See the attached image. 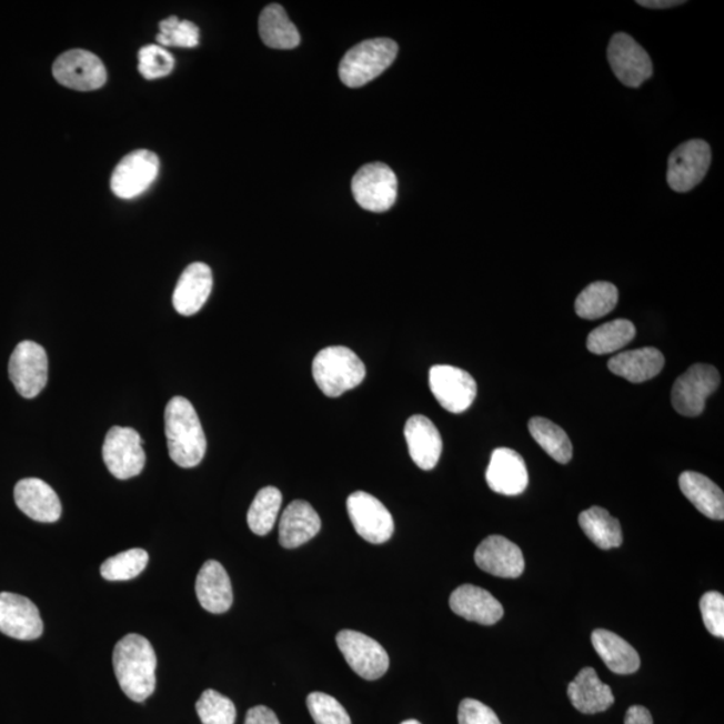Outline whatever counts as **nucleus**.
Instances as JSON below:
<instances>
[{
	"label": "nucleus",
	"instance_id": "nucleus-1",
	"mask_svg": "<svg viewBox=\"0 0 724 724\" xmlns=\"http://www.w3.org/2000/svg\"><path fill=\"white\" fill-rule=\"evenodd\" d=\"M113 668L122 693L133 702H144L157 688L158 657L150 640L138 633L114 646Z\"/></svg>",
	"mask_w": 724,
	"mask_h": 724
},
{
	"label": "nucleus",
	"instance_id": "nucleus-2",
	"mask_svg": "<svg viewBox=\"0 0 724 724\" xmlns=\"http://www.w3.org/2000/svg\"><path fill=\"white\" fill-rule=\"evenodd\" d=\"M164 419L172 461L183 469L197 467L205 455L207 439L195 409L185 398L177 396L167 404Z\"/></svg>",
	"mask_w": 724,
	"mask_h": 724
},
{
	"label": "nucleus",
	"instance_id": "nucleus-3",
	"mask_svg": "<svg viewBox=\"0 0 724 724\" xmlns=\"http://www.w3.org/2000/svg\"><path fill=\"white\" fill-rule=\"evenodd\" d=\"M366 376L364 362L345 346L322 349L313 361L316 386L328 398H339L359 386Z\"/></svg>",
	"mask_w": 724,
	"mask_h": 724
},
{
	"label": "nucleus",
	"instance_id": "nucleus-4",
	"mask_svg": "<svg viewBox=\"0 0 724 724\" xmlns=\"http://www.w3.org/2000/svg\"><path fill=\"white\" fill-rule=\"evenodd\" d=\"M399 53L398 43L390 38H374L355 44L340 63V79L349 88H360L378 79L391 67Z\"/></svg>",
	"mask_w": 724,
	"mask_h": 724
},
{
	"label": "nucleus",
	"instance_id": "nucleus-5",
	"mask_svg": "<svg viewBox=\"0 0 724 724\" xmlns=\"http://www.w3.org/2000/svg\"><path fill=\"white\" fill-rule=\"evenodd\" d=\"M720 384L721 374L715 366L695 364L675 381L671 394L672 406L683 416H700L706 409L707 399Z\"/></svg>",
	"mask_w": 724,
	"mask_h": 724
},
{
	"label": "nucleus",
	"instance_id": "nucleus-6",
	"mask_svg": "<svg viewBox=\"0 0 724 724\" xmlns=\"http://www.w3.org/2000/svg\"><path fill=\"white\" fill-rule=\"evenodd\" d=\"M102 457L109 473L120 481L140 475L147 461L140 433L129 426H113L103 442Z\"/></svg>",
	"mask_w": 724,
	"mask_h": 724
},
{
	"label": "nucleus",
	"instance_id": "nucleus-7",
	"mask_svg": "<svg viewBox=\"0 0 724 724\" xmlns=\"http://www.w3.org/2000/svg\"><path fill=\"white\" fill-rule=\"evenodd\" d=\"M352 192L361 209L371 212H385L396 203V174L386 164H366L354 174Z\"/></svg>",
	"mask_w": 724,
	"mask_h": 724
},
{
	"label": "nucleus",
	"instance_id": "nucleus-8",
	"mask_svg": "<svg viewBox=\"0 0 724 724\" xmlns=\"http://www.w3.org/2000/svg\"><path fill=\"white\" fill-rule=\"evenodd\" d=\"M9 376L21 396L37 398L49 378V360L43 346L32 341L21 342L11 354Z\"/></svg>",
	"mask_w": 724,
	"mask_h": 724
},
{
	"label": "nucleus",
	"instance_id": "nucleus-9",
	"mask_svg": "<svg viewBox=\"0 0 724 724\" xmlns=\"http://www.w3.org/2000/svg\"><path fill=\"white\" fill-rule=\"evenodd\" d=\"M349 667L365 681H378L390 668V656L376 640L358 631H341L335 637Z\"/></svg>",
	"mask_w": 724,
	"mask_h": 724
},
{
	"label": "nucleus",
	"instance_id": "nucleus-10",
	"mask_svg": "<svg viewBox=\"0 0 724 724\" xmlns=\"http://www.w3.org/2000/svg\"><path fill=\"white\" fill-rule=\"evenodd\" d=\"M346 507L349 519L361 539L374 545L391 540L394 532L392 514L376 496L355 491L349 495Z\"/></svg>",
	"mask_w": 724,
	"mask_h": 724
},
{
	"label": "nucleus",
	"instance_id": "nucleus-11",
	"mask_svg": "<svg viewBox=\"0 0 724 724\" xmlns=\"http://www.w3.org/2000/svg\"><path fill=\"white\" fill-rule=\"evenodd\" d=\"M711 165V148L706 141L690 140L678 145L668 160L667 181L671 190L688 192L694 190Z\"/></svg>",
	"mask_w": 724,
	"mask_h": 724
},
{
	"label": "nucleus",
	"instance_id": "nucleus-12",
	"mask_svg": "<svg viewBox=\"0 0 724 724\" xmlns=\"http://www.w3.org/2000/svg\"><path fill=\"white\" fill-rule=\"evenodd\" d=\"M607 61L617 80L629 88L642 87L654 73L648 53L625 32L611 38Z\"/></svg>",
	"mask_w": 724,
	"mask_h": 724
},
{
	"label": "nucleus",
	"instance_id": "nucleus-13",
	"mask_svg": "<svg viewBox=\"0 0 724 724\" xmlns=\"http://www.w3.org/2000/svg\"><path fill=\"white\" fill-rule=\"evenodd\" d=\"M430 388L438 403L451 413H463L473 405L476 381L469 372L452 365H435L430 370Z\"/></svg>",
	"mask_w": 724,
	"mask_h": 724
},
{
	"label": "nucleus",
	"instance_id": "nucleus-14",
	"mask_svg": "<svg viewBox=\"0 0 724 724\" xmlns=\"http://www.w3.org/2000/svg\"><path fill=\"white\" fill-rule=\"evenodd\" d=\"M53 76L61 86L80 92L100 89L108 79L100 58L82 49L69 50L58 57L53 64Z\"/></svg>",
	"mask_w": 724,
	"mask_h": 724
},
{
	"label": "nucleus",
	"instance_id": "nucleus-15",
	"mask_svg": "<svg viewBox=\"0 0 724 724\" xmlns=\"http://www.w3.org/2000/svg\"><path fill=\"white\" fill-rule=\"evenodd\" d=\"M159 168L157 153L139 150L127 154L112 174L111 187L114 195L121 199L138 198L157 180Z\"/></svg>",
	"mask_w": 724,
	"mask_h": 724
},
{
	"label": "nucleus",
	"instance_id": "nucleus-16",
	"mask_svg": "<svg viewBox=\"0 0 724 724\" xmlns=\"http://www.w3.org/2000/svg\"><path fill=\"white\" fill-rule=\"evenodd\" d=\"M0 632L23 642L40 638L43 633L40 611L29 599L16 593H0Z\"/></svg>",
	"mask_w": 724,
	"mask_h": 724
},
{
	"label": "nucleus",
	"instance_id": "nucleus-17",
	"mask_svg": "<svg viewBox=\"0 0 724 724\" xmlns=\"http://www.w3.org/2000/svg\"><path fill=\"white\" fill-rule=\"evenodd\" d=\"M475 564L483 572L501 579H516L525 571L520 546L502 535H490L476 547Z\"/></svg>",
	"mask_w": 724,
	"mask_h": 724
},
{
	"label": "nucleus",
	"instance_id": "nucleus-18",
	"mask_svg": "<svg viewBox=\"0 0 724 724\" xmlns=\"http://www.w3.org/2000/svg\"><path fill=\"white\" fill-rule=\"evenodd\" d=\"M489 487L496 494L515 496L529 486L527 465L519 452L496 449L486 471Z\"/></svg>",
	"mask_w": 724,
	"mask_h": 724
},
{
	"label": "nucleus",
	"instance_id": "nucleus-19",
	"mask_svg": "<svg viewBox=\"0 0 724 724\" xmlns=\"http://www.w3.org/2000/svg\"><path fill=\"white\" fill-rule=\"evenodd\" d=\"M14 497L19 510L31 520L54 523L61 519L60 497L47 482L37 480V477L19 481L14 490Z\"/></svg>",
	"mask_w": 724,
	"mask_h": 724
},
{
	"label": "nucleus",
	"instance_id": "nucleus-20",
	"mask_svg": "<svg viewBox=\"0 0 724 724\" xmlns=\"http://www.w3.org/2000/svg\"><path fill=\"white\" fill-rule=\"evenodd\" d=\"M212 271L209 264L195 262L181 274L174 289L172 302L177 312L191 316L202 310L212 292Z\"/></svg>",
	"mask_w": 724,
	"mask_h": 724
},
{
	"label": "nucleus",
	"instance_id": "nucleus-21",
	"mask_svg": "<svg viewBox=\"0 0 724 724\" xmlns=\"http://www.w3.org/2000/svg\"><path fill=\"white\" fill-rule=\"evenodd\" d=\"M450 606L457 616L482 625H494L504 614L500 601L486 590L475 585L456 587L451 594Z\"/></svg>",
	"mask_w": 724,
	"mask_h": 724
},
{
	"label": "nucleus",
	"instance_id": "nucleus-22",
	"mask_svg": "<svg viewBox=\"0 0 724 724\" xmlns=\"http://www.w3.org/2000/svg\"><path fill=\"white\" fill-rule=\"evenodd\" d=\"M404 436L413 463L424 471L435 469L443 451L441 432L436 425L429 418L413 415L405 423Z\"/></svg>",
	"mask_w": 724,
	"mask_h": 724
},
{
	"label": "nucleus",
	"instance_id": "nucleus-23",
	"mask_svg": "<svg viewBox=\"0 0 724 724\" xmlns=\"http://www.w3.org/2000/svg\"><path fill=\"white\" fill-rule=\"evenodd\" d=\"M195 591L200 605L213 614L228 612L234 601L229 574L218 561H207L200 569Z\"/></svg>",
	"mask_w": 724,
	"mask_h": 724
},
{
	"label": "nucleus",
	"instance_id": "nucleus-24",
	"mask_svg": "<svg viewBox=\"0 0 724 724\" xmlns=\"http://www.w3.org/2000/svg\"><path fill=\"white\" fill-rule=\"evenodd\" d=\"M567 696L573 707L583 714L604 713L613 706L614 695L610 685L600 681L597 672L586 667L567 685Z\"/></svg>",
	"mask_w": 724,
	"mask_h": 724
},
{
	"label": "nucleus",
	"instance_id": "nucleus-25",
	"mask_svg": "<svg viewBox=\"0 0 724 724\" xmlns=\"http://www.w3.org/2000/svg\"><path fill=\"white\" fill-rule=\"evenodd\" d=\"M321 530V519L312 504L294 501L284 510L280 522V543L284 549H295L313 540Z\"/></svg>",
	"mask_w": 724,
	"mask_h": 724
},
{
	"label": "nucleus",
	"instance_id": "nucleus-26",
	"mask_svg": "<svg viewBox=\"0 0 724 724\" xmlns=\"http://www.w3.org/2000/svg\"><path fill=\"white\" fill-rule=\"evenodd\" d=\"M664 364V355L658 349L640 348L614 355L607 362V368L616 376L640 384L656 378L663 371Z\"/></svg>",
	"mask_w": 724,
	"mask_h": 724
},
{
	"label": "nucleus",
	"instance_id": "nucleus-27",
	"mask_svg": "<svg viewBox=\"0 0 724 724\" xmlns=\"http://www.w3.org/2000/svg\"><path fill=\"white\" fill-rule=\"evenodd\" d=\"M592 644L613 674L631 675L640 668L637 651L616 633L596 630L592 633Z\"/></svg>",
	"mask_w": 724,
	"mask_h": 724
},
{
	"label": "nucleus",
	"instance_id": "nucleus-28",
	"mask_svg": "<svg viewBox=\"0 0 724 724\" xmlns=\"http://www.w3.org/2000/svg\"><path fill=\"white\" fill-rule=\"evenodd\" d=\"M678 486L687 500L703 515L714 521L724 520V494L720 486L700 473L685 471L678 477Z\"/></svg>",
	"mask_w": 724,
	"mask_h": 724
},
{
	"label": "nucleus",
	"instance_id": "nucleus-29",
	"mask_svg": "<svg viewBox=\"0 0 724 724\" xmlns=\"http://www.w3.org/2000/svg\"><path fill=\"white\" fill-rule=\"evenodd\" d=\"M260 36L267 47L278 50H292L301 43L295 24L290 21L281 4H270L260 17Z\"/></svg>",
	"mask_w": 724,
	"mask_h": 724
},
{
	"label": "nucleus",
	"instance_id": "nucleus-30",
	"mask_svg": "<svg viewBox=\"0 0 724 724\" xmlns=\"http://www.w3.org/2000/svg\"><path fill=\"white\" fill-rule=\"evenodd\" d=\"M580 527L594 545L603 551L623 545V530L619 520L603 507H591L579 516Z\"/></svg>",
	"mask_w": 724,
	"mask_h": 724
},
{
	"label": "nucleus",
	"instance_id": "nucleus-31",
	"mask_svg": "<svg viewBox=\"0 0 724 724\" xmlns=\"http://www.w3.org/2000/svg\"><path fill=\"white\" fill-rule=\"evenodd\" d=\"M529 431L536 443L555 462L566 464L572 461L573 445L567 433L560 425L545 418H533L529 422Z\"/></svg>",
	"mask_w": 724,
	"mask_h": 724
},
{
	"label": "nucleus",
	"instance_id": "nucleus-32",
	"mask_svg": "<svg viewBox=\"0 0 724 724\" xmlns=\"http://www.w3.org/2000/svg\"><path fill=\"white\" fill-rule=\"evenodd\" d=\"M619 302V290L610 282H594L575 300L574 308L581 319L599 320L613 312Z\"/></svg>",
	"mask_w": 724,
	"mask_h": 724
},
{
	"label": "nucleus",
	"instance_id": "nucleus-33",
	"mask_svg": "<svg viewBox=\"0 0 724 724\" xmlns=\"http://www.w3.org/2000/svg\"><path fill=\"white\" fill-rule=\"evenodd\" d=\"M635 335L636 328L631 321L614 320L594 329L587 335L586 346L594 354H610L629 345Z\"/></svg>",
	"mask_w": 724,
	"mask_h": 724
},
{
	"label": "nucleus",
	"instance_id": "nucleus-34",
	"mask_svg": "<svg viewBox=\"0 0 724 724\" xmlns=\"http://www.w3.org/2000/svg\"><path fill=\"white\" fill-rule=\"evenodd\" d=\"M282 504L281 491L264 487L252 501L248 513V523L252 533L268 535L273 530Z\"/></svg>",
	"mask_w": 724,
	"mask_h": 724
},
{
	"label": "nucleus",
	"instance_id": "nucleus-35",
	"mask_svg": "<svg viewBox=\"0 0 724 724\" xmlns=\"http://www.w3.org/2000/svg\"><path fill=\"white\" fill-rule=\"evenodd\" d=\"M150 555L144 549H131L108 559L101 565V575L108 581H128L144 572Z\"/></svg>",
	"mask_w": 724,
	"mask_h": 724
},
{
	"label": "nucleus",
	"instance_id": "nucleus-36",
	"mask_svg": "<svg viewBox=\"0 0 724 724\" xmlns=\"http://www.w3.org/2000/svg\"><path fill=\"white\" fill-rule=\"evenodd\" d=\"M197 713L203 724H235L237 708L229 697L215 690H205L197 703Z\"/></svg>",
	"mask_w": 724,
	"mask_h": 724
},
{
	"label": "nucleus",
	"instance_id": "nucleus-37",
	"mask_svg": "<svg viewBox=\"0 0 724 724\" xmlns=\"http://www.w3.org/2000/svg\"><path fill=\"white\" fill-rule=\"evenodd\" d=\"M199 38L200 31L195 23L170 17L160 22V34L157 41L161 48L192 49L198 47Z\"/></svg>",
	"mask_w": 724,
	"mask_h": 724
},
{
	"label": "nucleus",
	"instance_id": "nucleus-38",
	"mask_svg": "<svg viewBox=\"0 0 724 724\" xmlns=\"http://www.w3.org/2000/svg\"><path fill=\"white\" fill-rule=\"evenodd\" d=\"M306 702L315 724H352L348 711L331 695L313 693Z\"/></svg>",
	"mask_w": 724,
	"mask_h": 724
},
{
	"label": "nucleus",
	"instance_id": "nucleus-39",
	"mask_svg": "<svg viewBox=\"0 0 724 724\" xmlns=\"http://www.w3.org/2000/svg\"><path fill=\"white\" fill-rule=\"evenodd\" d=\"M174 58L159 44H148L139 51V71L147 80H157L171 73Z\"/></svg>",
	"mask_w": 724,
	"mask_h": 724
},
{
	"label": "nucleus",
	"instance_id": "nucleus-40",
	"mask_svg": "<svg viewBox=\"0 0 724 724\" xmlns=\"http://www.w3.org/2000/svg\"><path fill=\"white\" fill-rule=\"evenodd\" d=\"M704 626L715 637H724V597L720 592H707L701 600Z\"/></svg>",
	"mask_w": 724,
	"mask_h": 724
},
{
	"label": "nucleus",
	"instance_id": "nucleus-41",
	"mask_svg": "<svg viewBox=\"0 0 724 724\" xmlns=\"http://www.w3.org/2000/svg\"><path fill=\"white\" fill-rule=\"evenodd\" d=\"M459 724H502L500 717L486 704L475 700H464L457 711Z\"/></svg>",
	"mask_w": 724,
	"mask_h": 724
},
{
	"label": "nucleus",
	"instance_id": "nucleus-42",
	"mask_svg": "<svg viewBox=\"0 0 724 724\" xmlns=\"http://www.w3.org/2000/svg\"><path fill=\"white\" fill-rule=\"evenodd\" d=\"M244 724H281L273 710L267 706H257L249 710Z\"/></svg>",
	"mask_w": 724,
	"mask_h": 724
},
{
	"label": "nucleus",
	"instance_id": "nucleus-43",
	"mask_svg": "<svg viewBox=\"0 0 724 724\" xmlns=\"http://www.w3.org/2000/svg\"><path fill=\"white\" fill-rule=\"evenodd\" d=\"M624 724H654L648 708L632 706L626 711Z\"/></svg>",
	"mask_w": 724,
	"mask_h": 724
},
{
	"label": "nucleus",
	"instance_id": "nucleus-44",
	"mask_svg": "<svg viewBox=\"0 0 724 724\" xmlns=\"http://www.w3.org/2000/svg\"><path fill=\"white\" fill-rule=\"evenodd\" d=\"M640 6H643L645 9H656V10H663V9H671L675 8V6H681L684 4V0H638L636 2Z\"/></svg>",
	"mask_w": 724,
	"mask_h": 724
},
{
	"label": "nucleus",
	"instance_id": "nucleus-45",
	"mask_svg": "<svg viewBox=\"0 0 724 724\" xmlns=\"http://www.w3.org/2000/svg\"><path fill=\"white\" fill-rule=\"evenodd\" d=\"M402 724H422V723H420V722H418L415 720H410V721L403 722Z\"/></svg>",
	"mask_w": 724,
	"mask_h": 724
}]
</instances>
